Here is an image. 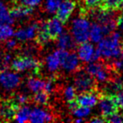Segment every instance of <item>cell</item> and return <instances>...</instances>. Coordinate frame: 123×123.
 I'll use <instances>...</instances> for the list:
<instances>
[{"label": "cell", "mask_w": 123, "mask_h": 123, "mask_svg": "<svg viewBox=\"0 0 123 123\" xmlns=\"http://www.w3.org/2000/svg\"><path fill=\"white\" fill-rule=\"evenodd\" d=\"M97 50L100 57L111 60L120 58L122 53L121 44V35L118 32H111L98 43Z\"/></svg>", "instance_id": "cell-1"}, {"label": "cell", "mask_w": 123, "mask_h": 123, "mask_svg": "<svg viewBox=\"0 0 123 123\" xmlns=\"http://www.w3.org/2000/svg\"><path fill=\"white\" fill-rule=\"evenodd\" d=\"M89 28L90 23L85 16L81 15L74 19L71 24V36L75 43L81 44L88 41Z\"/></svg>", "instance_id": "cell-2"}, {"label": "cell", "mask_w": 123, "mask_h": 123, "mask_svg": "<svg viewBox=\"0 0 123 123\" xmlns=\"http://www.w3.org/2000/svg\"><path fill=\"white\" fill-rule=\"evenodd\" d=\"M11 68L16 72L31 71L34 74H38L40 70V62L31 56L23 55L15 57L11 61Z\"/></svg>", "instance_id": "cell-3"}, {"label": "cell", "mask_w": 123, "mask_h": 123, "mask_svg": "<svg viewBox=\"0 0 123 123\" xmlns=\"http://www.w3.org/2000/svg\"><path fill=\"white\" fill-rule=\"evenodd\" d=\"M94 16L99 24L102 25L105 35L113 32L116 27V18L115 13L111 9L102 8L101 9L94 12Z\"/></svg>", "instance_id": "cell-4"}, {"label": "cell", "mask_w": 123, "mask_h": 123, "mask_svg": "<svg viewBox=\"0 0 123 123\" xmlns=\"http://www.w3.org/2000/svg\"><path fill=\"white\" fill-rule=\"evenodd\" d=\"M95 87L94 79L86 71L79 70L74 77V88L80 93L90 92Z\"/></svg>", "instance_id": "cell-5"}, {"label": "cell", "mask_w": 123, "mask_h": 123, "mask_svg": "<svg viewBox=\"0 0 123 123\" xmlns=\"http://www.w3.org/2000/svg\"><path fill=\"white\" fill-rule=\"evenodd\" d=\"M85 71L99 83H105L110 79V72L105 65L97 61L89 62Z\"/></svg>", "instance_id": "cell-6"}, {"label": "cell", "mask_w": 123, "mask_h": 123, "mask_svg": "<svg viewBox=\"0 0 123 123\" xmlns=\"http://www.w3.org/2000/svg\"><path fill=\"white\" fill-rule=\"evenodd\" d=\"M78 56L79 60L84 62H95L100 58V55L97 49H95L94 46L90 42H83L78 48Z\"/></svg>", "instance_id": "cell-7"}, {"label": "cell", "mask_w": 123, "mask_h": 123, "mask_svg": "<svg viewBox=\"0 0 123 123\" xmlns=\"http://www.w3.org/2000/svg\"><path fill=\"white\" fill-rule=\"evenodd\" d=\"M99 109L102 116L106 119L111 114L116 112L118 109L117 103L116 100V97L112 94H105L99 98L98 100Z\"/></svg>", "instance_id": "cell-8"}, {"label": "cell", "mask_w": 123, "mask_h": 123, "mask_svg": "<svg viewBox=\"0 0 123 123\" xmlns=\"http://www.w3.org/2000/svg\"><path fill=\"white\" fill-rule=\"evenodd\" d=\"M68 53V51L58 49L48 55L46 58V69L51 73L56 72L62 66V62Z\"/></svg>", "instance_id": "cell-9"}, {"label": "cell", "mask_w": 123, "mask_h": 123, "mask_svg": "<svg viewBox=\"0 0 123 123\" xmlns=\"http://www.w3.org/2000/svg\"><path fill=\"white\" fill-rule=\"evenodd\" d=\"M40 26L46 31L51 40H56L63 31V22L56 17L48 19Z\"/></svg>", "instance_id": "cell-10"}, {"label": "cell", "mask_w": 123, "mask_h": 123, "mask_svg": "<svg viewBox=\"0 0 123 123\" xmlns=\"http://www.w3.org/2000/svg\"><path fill=\"white\" fill-rule=\"evenodd\" d=\"M20 84V77L16 73L4 71L0 74V84L6 90H12Z\"/></svg>", "instance_id": "cell-11"}, {"label": "cell", "mask_w": 123, "mask_h": 123, "mask_svg": "<svg viewBox=\"0 0 123 123\" xmlns=\"http://www.w3.org/2000/svg\"><path fill=\"white\" fill-rule=\"evenodd\" d=\"M75 8L76 2L74 0H62L56 11V18H58L62 22H67L74 13Z\"/></svg>", "instance_id": "cell-12"}, {"label": "cell", "mask_w": 123, "mask_h": 123, "mask_svg": "<svg viewBox=\"0 0 123 123\" xmlns=\"http://www.w3.org/2000/svg\"><path fill=\"white\" fill-rule=\"evenodd\" d=\"M40 25L37 23H33L24 28L19 29L14 36H15L16 39L19 41H27L36 38L37 32L39 31Z\"/></svg>", "instance_id": "cell-13"}, {"label": "cell", "mask_w": 123, "mask_h": 123, "mask_svg": "<svg viewBox=\"0 0 123 123\" xmlns=\"http://www.w3.org/2000/svg\"><path fill=\"white\" fill-rule=\"evenodd\" d=\"M53 120V116L41 107H35L30 112L29 121L32 123H45Z\"/></svg>", "instance_id": "cell-14"}, {"label": "cell", "mask_w": 123, "mask_h": 123, "mask_svg": "<svg viewBox=\"0 0 123 123\" xmlns=\"http://www.w3.org/2000/svg\"><path fill=\"white\" fill-rule=\"evenodd\" d=\"M75 100L79 105L92 108L98 104L99 97L97 94L90 91V92L81 93L78 97L75 98Z\"/></svg>", "instance_id": "cell-15"}, {"label": "cell", "mask_w": 123, "mask_h": 123, "mask_svg": "<svg viewBox=\"0 0 123 123\" xmlns=\"http://www.w3.org/2000/svg\"><path fill=\"white\" fill-rule=\"evenodd\" d=\"M79 62L80 60L76 53H68L62 62L61 67L67 73H72L78 70V68H79V63H80Z\"/></svg>", "instance_id": "cell-16"}, {"label": "cell", "mask_w": 123, "mask_h": 123, "mask_svg": "<svg viewBox=\"0 0 123 123\" xmlns=\"http://www.w3.org/2000/svg\"><path fill=\"white\" fill-rule=\"evenodd\" d=\"M19 106L13 101H5L0 105V117H2L4 121H10L14 119L16 111Z\"/></svg>", "instance_id": "cell-17"}, {"label": "cell", "mask_w": 123, "mask_h": 123, "mask_svg": "<svg viewBox=\"0 0 123 123\" xmlns=\"http://www.w3.org/2000/svg\"><path fill=\"white\" fill-rule=\"evenodd\" d=\"M10 16L13 19H25L30 15H31L33 13V8L26 7L20 4H16L13 9L9 11Z\"/></svg>", "instance_id": "cell-18"}, {"label": "cell", "mask_w": 123, "mask_h": 123, "mask_svg": "<svg viewBox=\"0 0 123 123\" xmlns=\"http://www.w3.org/2000/svg\"><path fill=\"white\" fill-rule=\"evenodd\" d=\"M56 40V46L58 47V49L65 50V51L73 49L76 44L72 36L69 33L63 32V31L58 36V37Z\"/></svg>", "instance_id": "cell-19"}, {"label": "cell", "mask_w": 123, "mask_h": 123, "mask_svg": "<svg viewBox=\"0 0 123 123\" xmlns=\"http://www.w3.org/2000/svg\"><path fill=\"white\" fill-rule=\"evenodd\" d=\"M106 36L102 25L98 22H94L90 25L89 33V39L93 43H99Z\"/></svg>", "instance_id": "cell-20"}, {"label": "cell", "mask_w": 123, "mask_h": 123, "mask_svg": "<svg viewBox=\"0 0 123 123\" xmlns=\"http://www.w3.org/2000/svg\"><path fill=\"white\" fill-rule=\"evenodd\" d=\"M46 81L43 80L39 78L31 77L27 80V88L32 93H36L39 91H45L46 89Z\"/></svg>", "instance_id": "cell-21"}, {"label": "cell", "mask_w": 123, "mask_h": 123, "mask_svg": "<svg viewBox=\"0 0 123 123\" xmlns=\"http://www.w3.org/2000/svg\"><path fill=\"white\" fill-rule=\"evenodd\" d=\"M30 112H31V109L29 106L23 105L21 107L19 106L14 115V121L19 123H25L26 121H29Z\"/></svg>", "instance_id": "cell-22"}, {"label": "cell", "mask_w": 123, "mask_h": 123, "mask_svg": "<svg viewBox=\"0 0 123 123\" xmlns=\"http://www.w3.org/2000/svg\"><path fill=\"white\" fill-rule=\"evenodd\" d=\"M14 32L10 25H0V41H7L14 36Z\"/></svg>", "instance_id": "cell-23"}, {"label": "cell", "mask_w": 123, "mask_h": 123, "mask_svg": "<svg viewBox=\"0 0 123 123\" xmlns=\"http://www.w3.org/2000/svg\"><path fill=\"white\" fill-rule=\"evenodd\" d=\"M73 116L75 118H81V119H85L90 115V108L85 107V106H80L78 105L75 109L72 111Z\"/></svg>", "instance_id": "cell-24"}, {"label": "cell", "mask_w": 123, "mask_h": 123, "mask_svg": "<svg viewBox=\"0 0 123 123\" xmlns=\"http://www.w3.org/2000/svg\"><path fill=\"white\" fill-rule=\"evenodd\" d=\"M123 0H102V8L107 9H118L122 7Z\"/></svg>", "instance_id": "cell-25"}, {"label": "cell", "mask_w": 123, "mask_h": 123, "mask_svg": "<svg viewBox=\"0 0 123 123\" xmlns=\"http://www.w3.org/2000/svg\"><path fill=\"white\" fill-rule=\"evenodd\" d=\"M33 99L36 104L39 105H45L48 103V99H49L48 93H46V91H39L35 93Z\"/></svg>", "instance_id": "cell-26"}, {"label": "cell", "mask_w": 123, "mask_h": 123, "mask_svg": "<svg viewBox=\"0 0 123 123\" xmlns=\"http://www.w3.org/2000/svg\"><path fill=\"white\" fill-rule=\"evenodd\" d=\"M62 0H46L45 3V9L48 14L56 13L57 8Z\"/></svg>", "instance_id": "cell-27"}, {"label": "cell", "mask_w": 123, "mask_h": 123, "mask_svg": "<svg viewBox=\"0 0 123 123\" xmlns=\"http://www.w3.org/2000/svg\"><path fill=\"white\" fill-rule=\"evenodd\" d=\"M76 89L74 88V86H72V85H69V86H67V87L64 89L63 90V97L68 102L71 100H74L76 98Z\"/></svg>", "instance_id": "cell-28"}, {"label": "cell", "mask_w": 123, "mask_h": 123, "mask_svg": "<svg viewBox=\"0 0 123 123\" xmlns=\"http://www.w3.org/2000/svg\"><path fill=\"white\" fill-rule=\"evenodd\" d=\"M14 23V19L10 16L7 9L0 11V25H11Z\"/></svg>", "instance_id": "cell-29"}, {"label": "cell", "mask_w": 123, "mask_h": 123, "mask_svg": "<svg viewBox=\"0 0 123 123\" xmlns=\"http://www.w3.org/2000/svg\"><path fill=\"white\" fill-rule=\"evenodd\" d=\"M41 2V0H14V3L16 4H20V5H24L30 8H34L39 5Z\"/></svg>", "instance_id": "cell-30"}, {"label": "cell", "mask_w": 123, "mask_h": 123, "mask_svg": "<svg viewBox=\"0 0 123 123\" xmlns=\"http://www.w3.org/2000/svg\"><path fill=\"white\" fill-rule=\"evenodd\" d=\"M106 121L108 122H112V123H122L123 122V114L121 113H118L117 111L108 117H106Z\"/></svg>", "instance_id": "cell-31"}, {"label": "cell", "mask_w": 123, "mask_h": 123, "mask_svg": "<svg viewBox=\"0 0 123 123\" xmlns=\"http://www.w3.org/2000/svg\"><path fill=\"white\" fill-rule=\"evenodd\" d=\"M28 99H29V98H28V96L26 95V94H19L16 95L15 99H14V102H15V104L17 105L18 106H20V105H25V103L28 102Z\"/></svg>", "instance_id": "cell-32"}, {"label": "cell", "mask_w": 123, "mask_h": 123, "mask_svg": "<svg viewBox=\"0 0 123 123\" xmlns=\"http://www.w3.org/2000/svg\"><path fill=\"white\" fill-rule=\"evenodd\" d=\"M82 1L89 9H94L95 7H98L102 2V0H82Z\"/></svg>", "instance_id": "cell-33"}, {"label": "cell", "mask_w": 123, "mask_h": 123, "mask_svg": "<svg viewBox=\"0 0 123 123\" xmlns=\"http://www.w3.org/2000/svg\"><path fill=\"white\" fill-rule=\"evenodd\" d=\"M1 64L4 68H6L11 63V61H12V56L10 54H5L2 56L1 58Z\"/></svg>", "instance_id": "cell-34"}, {"label": "cell", "mask_w": 123, "mask_h": 123, "mask_svg": "<svg viewBox=\"0 0 123 123\" xmlns=\"http://www.w3.org/2000/svg\"><path fill=\"white\" fill-rule=\"evenodd\" d=\"M116 103H117L118 107L123 109V87H122V89H120V90L116 93Z\"/></svg>", "instance_id": "cell-35"}, {"label": "cell", "mask_w": 123, "mask_h": 123, "mask_svg": "<svg viewBox=\"0 0 123 123\" xmlns=\"http://www.w3.org/2000/svg\"><path fill=\"white\" fill-rule=\"evenodd\" d=\"M120 57H121V56H120ZM114 65L117 70L123 72V56H121V59H119V58L116 59V62H114Z\"/></svg>", "instance_id": "cell-36"}, {"label": "cell", "mask_w": 123, "mask_h": 123, "mask_svg": "<svg viewBox=\"0 0 123 123\" xmlns=\"http://www.w3.org/2000/svg\"><path fill=\"white\" fill-rule=\"evenodd\" d=\"M17 46V41L16 40H8L6 42V48L9 50H14Z\"/></svg>", "instance_id": "cell-37"}, {"label": "cell", "mask_w": 123, "mask_h": 123, "mask_svg": "<svg viewBox=\"0 0 123 123\" xmlns=\"http://www.w3.org/2000/svg\"><path fill=\"white\" fill-rule=\"evenodd\" d=\"M116 26H118V28L121 31H123V9L121 11V14L116 19Z\"/></svg>", "instance_id": "cell-38"}, {"label": "cell", "mask_w": 123, "mask_h": 123, "mask_svg": "<svg viewBox=\"0 0 123 123\" xmlns=\"http://www.w3.org/2000/svg\"><path fill=\"white\" fill-rule=\"evenodd\" d=\"M106 119L104 116H94V117L91 118L90 119V122L92 123H102V122H105Z\"/></svg>", "instance_id": "cell-39"}, {"label": "cell", "mask_w": 123, "mask_h": 123, "mask_svg": "<svg viewBox=\"0 0 123 123\" xmlns=\"http://www.w3.org/2000/svg\"><path fill=\"white\" fill-rule=\"evenodd\" d=\"M4 9H6V7H5V5H4V2H3L2 0H0V11H2V10H4Z\"/></svg>", "instance_id": "cell-40"}, {"label": "cell", "mask_w": 123, "mask_h": 123, "mask_svg": "<svg viewBox=\"0 0 123 123\" xmlns=\"http://www.w3.org/2000/svg\"><path fill=\"white\" fill-rule=\"evenodd\" d=\"M74 121H75V122L79 123V122H83V121H84V119H81V118H76V119L74 120Z\"/></svg>", "instance_id": "cell-41"}, {"label": "cell", "mask_w": 123, "mask_h": 123, "mask_svg": "<svg viewBox=\"0 0 123 123\" xmlns=\"http://www.w3.org/2000/svg\"><path fill=\"white\" fill-rule=\"evenodd\" d=\"M2 56H3V51L1 50V48H0V59L2 58Z\"/></svg>", "instance_id": "cell-42"}]
</instances>
